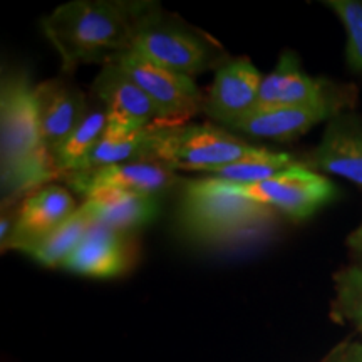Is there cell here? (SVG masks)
<instances>
[{"label": "cell", "mask_w": 362, "mask_h": 362, "mask_svg": "<svg viewBox=\"0 0 362 362\" xmlns=\"http://www.w3.org/2000/svg\"><path fill=\"white\" fill-rule=\"evenodd\" d=\"M346 110L347 107L334 103L285 107H257L250 115L235 123L230 131L245 134L248 138L285 143L305 134L315 124L329 121L337 112Z\"/></svg>", "instance_id": "obj_14"}, {"label": "cell", "mask_w": 362, "mask_h": 362, "mask_svg": "<svg viewBox=\"0 0 362 362\" xmlns=\"http://www.w3.org/2000/svg\"><path fill=\"white\" fill-rule=\"evenodd\" d=\"M354 96L347 89L325 79H317L302 71L298 57L292 51H285L274 71L264 76L257 107L305 106V104L334 103L349 107Z\"/></svg>", "instance_id": "obj_11"}, {"label": "cell", "mask_w": 362, "mask_h": 362, "mask_svg": "<svg viewBox=\"0 0 362 362\" xmlns=\"http://www.w3.org/2000/svg\"><path fill=\"white\" fill-rule=\"evenodd\" d=\"M128 235L94 221L62 269L96 279L124 274L134 262V247Z\"/></svg>", "instance_id": "obj_15"}, {"label": "cell", "mask_w": 362, "mask_h": 362, "mask_svg": "<svg viewBox=\"0 0 362 362\" xmlns=\"http://www.w3.org/2000/svg\"><path fill=\"white\" fill-rule=\"evenodd\" d=\"M78 210L69 189L47 185L21 202L16 226L2 250L25 252Z\"/></svg>", "instance_id": "obj_13"}, {"label": "cell", "mask_w": 362, "mask_h": 362, "mask_svg": "<svg viewBox=\"0 0 362 362\" xmlns=\"http://www.w3.org/2000/svg\"><path fill=\"white\" fill-rule=\"evenodd\" d=\"M35 104L44 144L52 156L54 149L88 116V98L78 86L51 79L35 86Z\"/></svg>", "instance_id": "obj_16"}, {"label": "cell", "mask_w": 362, "mask_h": 362, "mask_svg": "<svg viewBox=\"0 0 362 362\" xmlns=\"http://www.w3.org/2000/svg\"><path fill=\"white\" fill-rule=\"evenodd\" d=\"M57 178L61 173L40 133L35 86L25 71H4L0 83L2 206L24 200Z\"/></svg>", "instance_id": "obj_2"}, {"label": "cell", "mask_w": 362, "mask_h": 362, "mask_svg": "<svg viewBox=\"0 0 362 362\" xmlns=\"http://www.w3.org/2000/svg\"><path fill=\"white\" fill-rule=\"evenodd\" d=\"M262 81L264 76L248 57L221 62L205 96L203 112L215 124L230 129L257 110Z\"/></svg>", "instance_id": "obj_10"}, {"label": "cell", "mask_w": 362, "mask_h": 362, "mask_svg": "<svg viewBox=\"0 0 362 362\" xmlns=\"http://www.w3.org/2000/svg\"><path fill=\"white\" fill-rule=\"evenodd\" d=\"M112 62L155 103L161 115V123L156 126L185 124L189 117L203 112L205 96L194 79L151 64L131 49Z\"/></svg>", "instance_id": "obj_7"}, {"label": "cell", "mask_w": 362, "mask_h": 362, "mask_svg": "<svg viewBox=\"0 0 362 362\" xmlns=\"http://www.w3.org/2000/svg\"><path fill=\"white\" fill-rule=\"evenodd\" d=\"M297 163L298 160L291 153L260 148L259 151L253 153L250 156L242 158V160L230 163L223 168L215 170L208 178H215L235 185H255L292 168Z\"/></svg>", "instance_id": "obj_21"}, {"label": "cell", "mask_w": 362, "mask_h": 362, "mask_svg": "<svg viewBox=\"0 0 362 362\" xmlns=\"http://www.w3.org/2000/svg\"><path fill=\"white\" fill-rule=\"evenodd\" d=\"M337 16L346 30V62L362 74V0H329L324 2Z\"/></svg>", "instance_id": "obj_23"}, {"label": "cell", "mask_w": 362, "mask_h": 362, "mask_svg": "<svg viewBox=\"0 0 362 362\" xmlns=\"http://www.w3.org/2000/svg\"><path fill=\"white\" fill-rule=\"evenodd\" d=\"M149 136H151V126L129 134L104 131L101 141L76 171L104 168V166L129 161H149Z\"/></svg>", "instance_id": "obj_20"}, {"label": "cell", "mask_w": 362, "mask_h": 362, "mask_svg": "<svg viewBox=\"0 0 362 362\" xmlns=\"http://www.w3.org/2000/svg\"><path fill=\"white\" fill-rule=\"evenodd\" d=\"M131 51L151 64L192 79L220 62L215 49L205 39L189 33L178 22L165 19L160 6L138 29Z\"/></svg>", "instance_id": "obj_5"}, {"label": "cell", "mask_w": 362, "mask_h": 362, "mask_svg": "<svg viewBox=\"0 0 362 362\" xmlns=\"http://www.w3.org/2000/svg\"><path fill=\"white\" fill-rule=\"evenodd\" d=\"M332 317L362 330V264L346 267L336 275Z\"/></svg>", "instance_id": "obj_22"}, {"label": "cell", "mask_w": 362, "mask_h": 362, "mask_svg": "<svg viewBox=\"0 0 362 362\" xmlns=\"http://www.w3.org/2000/svg\"><path fill=\"white\" fill-rule=\"evenodd\" d=\"M106 124L107 117L103 107H93V110H89L88 116L81 121L78 128L54 149L52 160L56 163L59 173H61V178L83 165L86 158L90 155V151L101 141L104 131H106Z\"/></svg>", "instance_id": "obj_19"}, {"label": "cell", "mask_w": 362, "mask_h": 362, "mask_svg": "<svg viewBox=\"0 0 362 362\" xmlns=\"http://www.w3.org/2000/svg\"><path fill=\"white\" fill-rule=\"evenodd\" d=\"M96 223L129 233L151 223L160 215V197L134 192H103L84 200Z\"/></svg>", "instance_id": "obj_17"}, {"label": "cell", "mask_w": 362, "mask_h": 362, "mask_svg": "<svg viewBox=\"0 0 362 362\" xmlns=\"http://www.w3.org/2000/svg\"><path fill=\"white\" fill-rule=\"evenodd\" d=\"M347 245H349L351 250L356 253V264H362V223L357 226L354 232L351 233V237L347 238Z\"/></svg>", "instance_id": "obj_24"}, {"label": "cell", "mask_w": 362, "mask_h": 362, "mask_svg": "<svg viewBox=\"0 0 362 362\" xmlns=\"http://www.w3.org/2000/svg\"><path fill=\"white\" fill-rule=\"evenodd\" d=\"M215 183L226 192L262 203L296 220L307 218L336 197V187L302 161L255 185H235L220 180H215Z\"/></svg>", "instance_id": "obj_6"}, {"label": "cell", "mask_w": 362, "mask_h": 362, "mask_svg": "<svg viewBox=\"0 0 362 362\" xmlns=\"http://www.w3.org/2000/svg\"><path fill=\"white\" fill-rule=\"evenodd\" d=\"M260 146L248 144L215 123H185L151 126L149 161L171 171L215 170L257 153Z\"/></svg>", "instance_id": "obj_4"}, {"label": "cell", "mask_w": 362, "mask_h": 362, "mask_svg": "<svg viewBox=\"0 0 362 362\" xmlns=\"http://www.w3.org/2000/svg\"><path fill=\"white\" fill-rule=\"evenodd\" d=\"M160 6L131 0H72L44 17L45 39L61 57L64 72L84 64H107L128 52L144 19Z\"/></svg>", "instance_id": "obj_1"}, {"label": "cell", "mask_w": 362, "mask_h": 362, "mask_svg": "<svg viewBox=\"0 0 362 362\" xmlns=\"http://www.w3.org/2000/svg\"><path fill=\"white\" fill-rule=\"evenodd\" d=\"M279 214L262 203L226 192L211 178L187 180L180 187L176 225L189 242L203 247H228L259 238Z\"/></svg>", "instance_id": "obj_3"}, {"label": "cell", "mask_w": 362, "mask_h": 362, "mask_svg": "<svg viewBox=\"0 0 362 362\" xmlns=\"http://www.w3.org/2000/svg\"><path fill=\"white\" fill-rule=\"evenodd\" d=\"M90 93L106 112V131L129 134L161 123L155 103L115 62L103 66Z\"/></svg>", "instance_id": "obj_8"}, {"label": "cell", "mask_w": 362, "mask_h": 362, "mask_svg": "<svg viewBox=\"0 0 362 362\" xmlns=\"http://www.w3.org/2000/svg\"><path fill=\"white\" fill-rule=\"evenodd\" d=\"M305 166L319 173L349 180L362 187V119L351 111H341L325 124L322 139L307 155Z\"/></svg>", "instance_id": "obj_12"}, {"label": "cell", "mask_w": 362, "mask_h": 362, "mask_svg": "<svg viewBox=\"0 0 362 362\" xmlns=\"http://www.w3.org/2000/svg\"><path fill=\"white\" fill-rule=\"evenodd\" d=\"M62 180L84 200L112 189L161 197L175 187H181L185 181L178 178L175 171L151 161H129L96 170L74 171V173H66Z\"/></svg>", "instance_id": "obj_9"}, {"label": "cell", "mask_w": 362, "mask_h": 362, "mask_svg": "<svg viewBox=\"0 0 362 362\" xmlns=\"http://www.w3.org/2000/svg\"><path fill=\"white\" fill-rule=\"evenodd\" d=\"M93 223V215L83 203L69 218L62 221L42 240L30 245L24 253L44 267H51V269L62 267L71 253L78 248Z\"/></svg>", "instance_id": "obj_18"}, {"label": "cell", "mask_w": 362, "mask_h": 362, "mask_svg": "<svg viewBox=\"0 0 362 362\" xmlns=\"http://www.w3.org/2000/svg\"><path fill=\"white\" fill-rule=\"evenodd\" d=\"M341 362H362V342L347 347L341 357Z\"/></svg>", "instance_id": "obj_25"}]
</instances>
